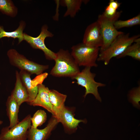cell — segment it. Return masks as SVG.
Segmentation results:
<instances>
[{
  "label": "cell",
  "instance_id": "cell-1",
  "mask_svg": "<svg viewBox=\"0 0 140 140\" xmlns=\"http://www.w3.org/2000/svg\"><path fill=\"white\" fill-rule=\"evenodd\" d=\"M56 53L55 64L50 71L51 75L72 79L80 72L79 66L68 50L61 49Z\"/></svg>",
  "mask_w": 140,
  "mask_h": 140
},
{
  "label": "cell",
  "instance_id": "cell-2",
  "mask_svg": "<svg viewBox=\"0 0 140 140\" xmlns=\"http://www.w3.org/2000/svg\"><path fill=\"white\" fill-rule=\"evenodd\" d=\"M139 37V34L130 37L129 33L119 35L106 49L100 52L97 61H103L106 65H108L113 58L121 54Z\"/></svg>",
  "mask_w": 140,
  "mask_h": 140
},
{
  "label": "cell",
  "instance_id": "cell-3",
  "mask_svg": "<svg viewBox=\"0 0 140 140\" xmlns=\"http://www.w3.org/2000/svg\"><path fill=\"white\" fill-rule=\"evenodd\" d=\"M71 54L79 66L96 67L100 48L88 46L82 43L73 46Z\"/></svg>",
  "mask_w": 140,
  "mask_h": 140
},
{
  "label": "cell",
  "instance_id": "cell-4",
  "mask_svg": "<svg viewBox=\"0 0 140 140\" xmlns=\"http://www.w3.org/2000/svg\"><path fill=\"white\" fill-rule=\"evenodd\" d=\"M7 55L12 65L20 70L26 71L31 74L39 75L49 68L48 65H41L29 60L14 49H9L7 52Z\"/></svg>",
  "mask_w": 140,
  "mask_h": 140
},
{
  "label": "cell",
  "instance_id": "cell-5",
  "mask_svg": "<svg viewBox=\"0 0 140 140\" xmlns=\"http://www.w3.org/2000/svg\"><path fill=\"white\" fill-rule=\"evenodd\" d=\"M122 11H118L114 16L108 18L103 14L99 15L97 21L100 25L103 39V43L100 48V52L106 49L115 39L123 32L118 31L115 27L114 23L118 20L122 13Z\"/></svg>",
  "mask_w": 140,
  "mask_h": 140
},
{
  "label": "cell",
  "instance_id": "cell-6",
  "mask_svg": "<svg viewBox=\"0 0 140 140\" xmlns=\"http://www.w3.org/2000/svg\"><path fill=\"white\" fill-rule=\"evenodd\" d=\"M91 67H86L72 79L76 80V83L84 87L85 89L84 97L85 98L88 94L93 95L95 98L100 102L101 99L98 91V88L104 87L105 84L96 81L94 78L96 74L90 71Z\"/></svg>",
  "mask_w": 140,
  "mask_h": 140
},
{
  "label": "cell",
  "instance_id": "cell-7",
  "mask_svg": "<svg viewBox=\"0 0 140 140\" xmlns=\"http://www.w3.org/2000/svg\"><path fill=\"white\" fill-rule=\"evenodd\" d=\"M31 117L29 114L13 127L3 128L1 131L0 140H27L31 126Z\"/></svg>",
  "mask_w": 140,
  "mask_h": 140
},
{
  "label": "cell",
  "instance_id": "cell-8",
  "mask_svg": "<svg viewBox=\"0 0 140 140\" xmlns=\"http://www.w3.org/2000/svg\"><path fill=\"white\" fill-rule=\"evenodd\" d=\"M48 27L46 24L43 25L39 35L33 37L24 33V40L28 43L33 48L38 49L43 51L46 58L50 60H54L56 53L48 48L45 44V40L47 37H52L53 34L48 30Z\"/></svg>",
  "mask_w": 140,
  "mask_h": 140
},
{
  "label": "cell",
  "instance_id": "cell-9",
  "mask_svg": "<svg viewBox=\"0 0 140 140\" xmlns=\"http://www.w3.org/2000/svg\"><path fill=\"white\" fill-rule=\"evenodd\" d=\"M22 81L27 91L29 100L28 104L33 101L38 94V85L42 83L44 80L47 77L48 73H43L37 76L33 80H31L30 73L24 70H20L19 72Z\"/></svg>",
  "mask_w": 140,
  "mask_h": 140
},
{
  "label": "cell",
  "instance_id": "cell-10",
  "mask_svg": "<svg viewBox=\"0 0 140 140\" xmlns=\"http://www.w3.org/2000/svg\"><path fill=\"white\" fill-rule=\"evenodd\" d=\"M82 43L90 47L100 48L103 43L101 27L96 21L88 25L84 34Z\"/></svg>",
  "mask_w": 140,
  "mask_h": 140
},
{
  "label": "cell",
  "instance_id": "cell-11",
  "mask_svg": "<svg viewBox=\"0 0 140 140\" xmlns=\"http://www.w3.org/2000/svg\"><path fill=\"white\" fill-rule=\"evenodd\" d=\"M73 111L65 106L55 117L59 122L63 125L65 131L69 133L74 132L77 129L79 124L85 123L86 120H78L74 117Z\"/></svg>",
  "mask_w": 140,
  "mask_h": 140
},
{
  "label": "cell",
  "instance_id": "cell-12",
  "mask_svg": "<svg viewBox=\"0 0 140 140\" xmlns=\"http://www.w3.org/2000/svg\"><path fill=\"white\" fill-rule=\"evenodd\" d=\"M59 122L57 118L52 115L43 129L35 128L31 126L29 130L27 140H46Z\"/></svg>",
  "mask_w": 140,
  "mask_h": 140
},
{
  "label": "cell",
  "instance_id": "cell-13",
  "mask_svg": "<svg viewBox=\"0 0 140 140\" xmlns=\"http://www.w3.org/2000/svg\"><path fill=\"white\" fill-rule=\"evenodd\" d=\"M38 93L36 97L33 101L28 104L33 106L43 107L53 115V107L49 98L50 90L43 83L38 85Z\"/></svg>",
  "mask_w": 140,
  "mask_h": 140
},
{
  "label": "cell",
  "instance_id": "cell-14",
  "mask_svg": "<svg viewBox=\"0 0 140 140\" xmlns=\"http://www.w3.org/2000/svg\"><path fill=\"white\" fill-rule=\"evenodd\" d=\"M16 81L14 89L12 91L11 96L13 97L20 106L24 102H28V94L26 89L23 83L20 79L19 72H15Z\"/></svg>",
  "mask_w": 140,
  "mask_h": 140
},
{
  "label": "cell",
  "instance_id": "cell-15",
  "mask_svg": "<svg viewBox=\"0 0 140 140\" xmlns=\"http://www.w3.org/2000/svg\"><path fill=\"white\" fill-rule=\"evenodd\" d=\"M7 115L9 121L10 128H12L19 122L18 113L20 106L15 99L11 95L9 96L6 103Z\"/></svg>",
  "mask_w": 140,
  "mask_h": 140
},
{
  "label": "cell",
  "instance_id": "cell-16",
  "mask_svg": "<svg viewBox=\"0 0 140 140\" xmlns=\"http://www.w3.org/2000/svg\"><path fill=\"white\" fill-rule=\"evenodd\" d=\"M49 96L53 111V116L55 117L65 106L64 103L67 96L54 89L50 90Z\"/></svg>",
  "mask_w": 140,
  "mask_h": 140
},
{
  "label": "cell",
  "instance_id": "cell-17",
  "mask_svg": "<svg viewBox=\"0 0 140 140\" xmlns=\"http://www.w3.org/2000/svg\"><path fill=\"white\" fill-rule=\"evenodd\" d=\"M82 0H62L60 1L62 6L67 7V9L64 15V17L69 16L73 18L76 13L81 10L83 2L87 3L88 1Z\"/></svg>",
  "mask_w": 140,
  "mask_h": 140
},
{
  "label": "cell",
  "instance_id": "cell-18",
  "mask_svg": "<svg viewBox=\"0 0 140 140\" xmlns=\"http://www.w3.org/2000/svg\"><path fill=\"white\" fill-rule=\"evenodd\" d=\"M26 26L25 22L21 21L17 28L15 31L8 32L5 31L3 27L0 25V39L4 37L17 38L18 43H20L24 40L23 31Z\"/></svg>",
  "mask_w": 140,
  "mask_h": 140
},
{
  "label": "cell",
  "instance_id": "cell-19",
  "mask_svg": "<svg viewBox=\"0 0 140 140\" xmlns=\"http://www.w3.org/2000/svg\"><path fill=\"white\" fill-rule=\"evenodd\" d=\"M127 56L130 57L138 61L140 60V43H135L130 45L116 58H120Z\"/></svg>",
  "mask_w": 140,
  "mask_h": 140
},
{
  "label": "cell",
  "instance_id": "cell-20",
  "mask_svg": "<svg viewBox=\"0 0 140 140\" xmlns=\"http://www.w3.org/2000/svg\"><path fill=\"white\" fill-rule=\"evenodd\" d=\"M0 11L3 14L14 17L17 14L18 9L12 1L0 0Z\"/></svg>",
  "mask_w": 140,
  "mask_h": 140
},
{
  "label": "cell",
  "instance_id": "cell-21",
  "mask_svg": "<svg viewBox=\"0 0 140 140\" xmlns=\"http://www.w3.org/2000/svg\"><path fill=\"white\" fill-rule=\"evenodd\" d=\"M47 115L44 110H37L31 118V127L36 128L42 125L46 121Z\"/></svg>",
  "mask_w": 140,
  "mask_h": 140
},
{
  "label": "cell",
  "instance_id": "cell-22",
  "mask_svg": "<svg viewBox=\"0 0 140 140\" xmlns=\"http://www.w3.org/2000/svg\"><path fill=\"white\" fill-rule=\"evenodd\" d=\"M140 24V14L130 19L124 20H117L115 22L114 25L116 29L130 27Z\"/></svg>",
  "mask_w": 140,
  "mask_h": 140
},
{
  "label": "cell",
  "instance_id": "cell-23",
  "mask_svg": "<svg viewBox=\"0 0 140 140\" xmlns=\"http://www.w3.org/2000/svg\"><path fill=\"white\" fill-rule=\"evenodd\" d=\"M121 3L117 1L110 0L108 5L106 7L104 12L102 13L105 17L108 18L112 17L117 13V9L120 6Z\"/></svg>",
  "mask_w": 140,
  "mask_h": 140
},
{
  "label": "cell",
  "instance_id": "cell-24",
  "mask_svg": "<svg viewBox=\"0 0 140 140\" xmlns=\"http://www.w3.org/2000/svg\"><path fill=\"white\" fill-rule=\"evenodd\" d=\"M140 86L132 89L129 94L130 99L131 102L135 104H138L140 101Z\"/></svg>",
  "mask_w": 140,
  "mask_h": 140
},
{
  "label": "cell",
  "instance_id": "cell-25",
  "mask_svg": "<svg viewBox=\"0 0 140 140\" xmlns=\"http://www.w3.org/2000/svg\"><path fill=\"white\" fill-rule=\"evenodd\" d=\"M3 123V122L1 120H0V125H1Z\"/></svg>",
  "mask_w": 140,
  "mask_h": 140
},
{
  "label": "cell",
  "instance_id": "cell-26",
  "mask_svg": "<svg viewBox=\"0 0 140 140\" xmlns=\"http://www.w3.org/2000/svg\"><path fill=\"white\" fill-rule=\"evenodd\" d=\"M0 85H1V83H0Z\"/></svg>",
  "mask_w": 140,
  "mask_h": 140
}]
</instances>
